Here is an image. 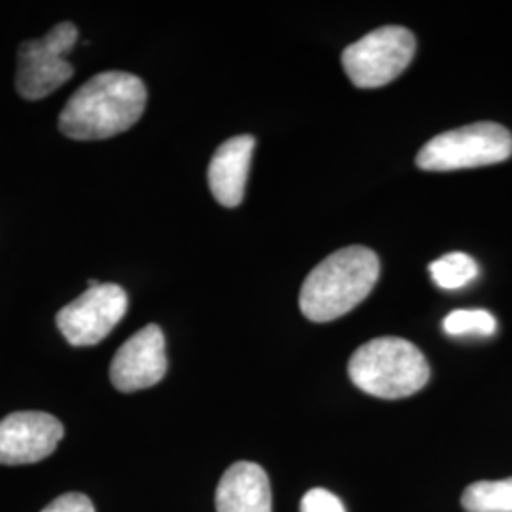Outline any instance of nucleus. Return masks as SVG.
Returning a JSON list of instances; mask_svg holds the SVG:
<instances>
[{
	"instance_id": "9d476101",
	"label": "nucleus",
	"mask_w": 512,
	"mask_h": 512,
	"mask_svg": "<svg viewBox=\"0 0 512 512\" xmlns=\"http://www.w3.org/2000/svg\"><path fill=\"white\" fill-rule=\"evenodd\" d=\"M255 137L238 135L224 141L211 158L207 181L211 194L222 207H238L245 196Z\"/></svg>"
},
{
	"instance_id": "423d86ee",
	"label": "nucleus",
	"mask_w": 512,
	"mask_h": 512,
	"mask_svg": "<svg viewBox=\"0 0 512 512\" xmlns=\"http://www.w3.org/2000/svg\"><path fill=\"white\" fill-rule=\"evenodd\" d=\"M78 40V29L71 21L57 23L37 40L19 46L16 88L23 99L38 101L54 93L73 78V65L65 59Z\"/></svg>"
},
{
	"instance_id": "2eb2a0df",
	"label": "nucleus",
	"mask_w": 512,
	"mask_h": 512,
	"mask_svg": "<svg viewBox=\"0 0 512 512\" xmlns=\"http://www.w3.org/2000/svg\"><path fill=\"white\" fill-rule=\"evenodd\" d=\"M300 512H346L338 495L325 488H313L302 497Z\"/></svg>"
},
{
	"instance_id": "7ed1b4c3",
	"label": "nucleus",
	"mask_w": 512,
	"mask_h": 512,
	"mask_svg": "<svg viewBox=\"0 0 512 512\" xmlns=\"http://www.w3.org/2000/svg\"><path fill=\"white\" fill-rule=\"evenodd\" d=\"M349 378L361 391L378 399H404L429 382L425 355L412 342L395 336L376 338L357 349L348 365Z\"/></svg>"
},
{
	"instance_id": "ddd939ff",
	"label": "nucleus",
	"mask_w": 512,
	"mask_h": 512,
	"mask_svg": "<svg viewBox=\"0 0 512 512\" xmlns=\"http://www.w3.org/2000/svg\"><path fill=\"white\" fill-rule=\"evenodd\" d=\"M429 274L433 281L439 285L440 289L446 291H456L465 285H469L478 275V266H476L473 256L465 253H448L439 260L429 264Z\"/></svg>"
},
{
	"instance_id": "6e6552de",
	"label": "nucleus",
	"mask_w": 512,
	"mask_h": 512,
	"mask_svg": "<svg viewBox=\"0 0 512 512\" xmlns=\"http://www.w3.org/2000/svg\"><path fill=\"white\" fill-rule=\"evenodd\" d=\"M65 435L46 412H14L0 421V465H31L52 456Z\"/></svg>"
},
{
	"instance_id": "4468645a",
	"label": "nucleus",
	"mask_w": 512,
	"mask_h": 512,
	"mask_svg": "<svg viewBox=\"0 0 512 512\" xmlns=\"http://www.w3.org/2000/svg\"><path fill=\"white\" fill-rule=\"evenodd\" d=\"M442 329L448 336H494L497 321L490 311L454 310L442 321Z\"/></svg>"
},
{
	"instance_id": "1a4fd4ad",
	"label": "nucleus",
	"mask_w": 512,
	"mask_h": 512,
	"mask_svg": "<svg viewBox=\"0 0 512 512\" xmlns=\"http://www.w3.org/2000/svg\"><path fill=\"white\" fill-rule=\"evenodd\" d=\"M167 372L165 336L158 325L135 332L110 363V382L122 393L160 384Z\"/></svg>"
},
{
	"instance_id": "f03ea898",
	"label": "nucleus",
	"mask_w": 512,
	"mask_h": 512,
	"mask_svg": "<svg viewBox=\"0 0 512 512\" xmlns=\"http://www.w3.org/2000/svg\"><path fill=\"white\" fill-rule=\"evenodd\" d=\"M380 277V258L361 245L344 247L319 262L300 291V310L313 323H329L357 308Z\"/></svg>"
},
{
	"instance_id": "20e7f679",
	"label": "nucleus",
	"mask_w": 512,
	"mask_h": 512,
	"mask_svg": "<svg viewBox=\"0 0 512 512\" xmlns=\"http://www.w3.org/2000/svg\"><path fill=\"white\" fill-rule=\"evenodd\" d=\"M512 154L509 129L494 122H476L450 129L427 141L416 158L423 171H456L501 164Z\"/></svg>"
},
{
	"instance_id": "f257e3e1",
	"label": "nucleus",
	"mask_w": 512,
	"mask_h": 512,
	"mask_svg": "<svg viewBox=\"0 0 512 512\" xmlns=\"http://www.w3.org/2000/svg\"><path fill=\"white\" fill-rule=\"evenodd\" d=\"M147 107L139 76L122 71L95 74L59 114V129L74 141H99L135 126Z\"/></svg>"
},
{
	"instance_id": "9b49d317",
	"label": "nucleus",
	"mask_w": 512,
	"mask_h": 512,
	"mask_svg": "<svg viewBox=\"0 0 512 512\" xmlns=\"http://www.w3.org/2000/svg\"><path fill=\"white\" fill-rule=\"evenodd\" d=\"M217 512H272V486L266 471L238 461L226 469L215 495Z\"/></svg>"
},
{
	"instance_id": "dca6fc26",
	"label": "nucleus",
	"mask_w": 512,
	"mask_h": 512,
	"mask_svg": "<svg viewBox=\"0 0 512 512\" xmlns=\"http://www.w3.org/2000/svg\"><path fill=\"white\" fill-rule=\"evenodd\" d=\"M40 512H95L92 499L84 494L59 495Z\"/></svg>"
},
{
	"instance_id": "f8f14e48",
	"label": "nucleus",
	"mask_w": 512,
	"mask_h": 512,
	"mask_svg": "<svg viewBox=\"0 0 512 512\" xmlns=\"http://www.w3.org/2000/svg\"><path fill=\"white\" fill-rule=\"evenodd\" d=\"M461 505L467 512H512V476L471 484L461 495Z\"/></svg>"
},
{
	"instance_id": "39448f33",
	"label": "nucleus",
	"mask_w": 512,
	"mask_h": 512,
	"mask_svg": "<svg viewBox=\"0 0 512 512\" xmlns=\"http://www.w3.org/2000/svg\"><path fill=\"white\" fill-rule=\"evenodd\" d=\"M414 52L416 38L408 29L385 25L349 44L342 65L357 88H382L404 73Z\"/></svg>"
},
{
	"instance_id": "0eeeda50",
	"label": "nucleus",
	"mask_w": 512,
	"mask_h": 512,
	"mask_svg": "<svg viewBox=\"0 0 512 512\" xmlns=\"http://www.w3.org/2000/svg\"><path fill=\"white\" fill-rule=\"evenodd\" d=\"M126 311L128 294L120 285L92 279L86 293L57 313V327L71 346H95L109 336Z\"/></svg>"
}]
</instances>
